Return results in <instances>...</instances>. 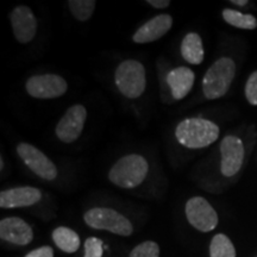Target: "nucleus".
Here are the masks:
<instances>
[{
	"mask_svg": "<svg viewBox=\"0 0 257 257\" xmlns=\"http://www.w3.org/2000/svg\"><path fill=\"white\" fill-rule=\"evenodd\" d=\"M14 35L19 43L28 44L34 40L37 31V19L30 8L19 5L11 14Z\"/></svg>",
	"mask_w": 257,
	"mask_h": 257,
	"instance_id": "obj_11",
	"label": "nucleus"
},
{
	"mask_svg": "<svg viewBox=\"0 0 257 257\" xmlns=\"http://www.w3.org/2000/svg\"><path fill=\"white\" fill-rule=\"evenodd\" d=\"M223 19L227 24L243 30H255L257 28V19L255 16L242 14L232 9H225L223 11Z\"/></svg>",
	"mask_w": 257,
	"mask_h": 257,
	"instance_id": "obj_18",
	"label": "nucleus"
},
{
	"mask_svg": "<svg viewBox=\"0 0 257 257\" xmlns=\"http://www.w3.org/2000/svg\"><path fill=\"white\" fill-rule=\"evenodd\" d=\"M25 257H54V250L48 245L41 246V248L32 250Z\"/></svg>",
	"mask_w": 257,
	"mask_h": 257,
	"instance_id": "obj_24",
	"label": "nucleus"
},
{
	"mask_svg": "<svg viewBox=\"0 0 257 257\" xmlns=\"http://www.w3.org/2000/svg\"><path fill=\"white\" fill-rule=\"evenodd\" d=\"M236 74V63L230 57H220L207 69L202 79V92L208 100L226 94Z\"/></svg>",
	"mask_w": 257,
	"mask_h": 257,
	"instance_id": "obj_3",
	"label": "nucleus"
},
{
	"mask_svg": "<svg viewBox=\"0 0 257 257\" xmlns=\"http://www.w3.org/2000/svg\"><path fill=\"white\" fill-rule=\"evenodd\" d=\"M128 257H160V246L153 240H147L135 246Z\"/></svg>",
	"mask_w": 257,
	"mask_h": 257,
	"instance_id": "obj_21",
	"label": "nucleus"
},
{
	"mask_svg": "<svg viewBox=\"0 0 257 257\" xmlns=\"http://www.w3.org/2000/svg\"><path fill=\"white\" fill-rule=\"evenodd\" d=\"M104 243L100 238L89 237L85 242V256L83 257H102Z\"/></svg>",
	"mask_w": 257,
	"mask_h": 257,
	"instance_id": "obj_22",
	"label": "nucleus"
},
{
	"mask_svg": "<svg viewBox=\"0 0 257 257\" xmlns=\"http://www.w3.org/2000/svg\"><path fill=\"white\" fill-rule=\"evenodd\" d=\"M148 4L155 9H166L170 5L169 0H148Z\"/></svg>",
	"mask_w": 257,
	"mask_h": 257,
	"instance_id": "obj_25",
	"label": "nucleus"
},
{
	"mask_svg": "<svg viewBox=\"0 0 257 257\" xmlns=\"http://www.w3.org/2000/svg\"><path fill=\"white\" fill-rule=\"evenodd\" d=\"M17 154L22 161L29 167L31 172L43 180L51 181L56 179L57 168L47 155H44L40 149L29 143H21L17 147Z\"/></svg>",
	"mask_w": 257,
	"mask_h": 257,
	"instance_id": "obj_9",
	"label": "nucleus"
},
{
	"mask_svg": "<svg viewBox=\"0 0 257 257\" xmlns=\"http://www.w3.org/2000/svg\"><path fill=\"white\" fill-rule=\"evenodd\" d=\"M173 27V18L170 15H157L144 23L135 32L133 40L135 43H152L163 37Z\"/></svg>",
	"mask_w": 257,
	"mask_h": 257,
	"instance_id": "obj_14",
	"label": "nucleus"
},
{
	"mask_svg": "<svg viewBox=\"0 0 257 257\" xmlns=\"http://www.w3.org/2000/svg\"><path fill=\"white\" fill-rule=\"evenodd\" d=\"M211 257H236V249L233 243L224 233H218L211 240Z\"/></svg>",
	"mask_w": 257,
	"mask_h": 257,
	"instance_id": "obj_19",
	"label": "nucleus"
},
{
	"mask_svg": "<svg viewBox=\"0 0 257 257\" xmlns=\"http://www.w3.org/2000/svg\"><path fill=\"white\" fill-rule=\"evenodd\" d=\"M114 80L121 94L128 99H137L147 87L146 68L136 60L123 61L117 67Z\"/></svg>",
	"mask_w": 257,
	"mask_h": 257,
	"instance_id": "obj_4",
	"label": "nucleus"
},
{
	"mask_svg": "<svg viewBox=\"0 0 257 257\" xmlns=\"http://www.w3.org/2000/svg\"><path fill=\"white\" fill-rule=\"evenodd\" d=\"M0 238L16 245H28L34 239V231L21 218H5L0 221Z\"/></svg>",
	"mask_w": 257,
	"mask_h": 257,
	"instance_id": "obj_12",
	"label": "nucleus"
},
{
	"mask_svg": "<svg viewBox=\"0 0 257 257\" xmlns=\"http://www.w3.org/2000/svg\"><path fill=\"white\" fill-rule=\"evenodd\" d=\"M27 92L36 99H55L62 96L68 89L67 81L56 74L34 75L25 85Z\"/></svg>",
	"mask_w": 257,
	"mask_h": 257,
	"instance_id": "obj_7",
	"label": "nucleus"
},
{
	"mask_svg": "<svg viewBox=\"0 0 257 257\" xmlns=\"http://www.w3.org/2000/svg\"><path fill=\"white\" fill-rule=\"evenodd\" d=\"M96 2L94 0H69L68 8L79 22H86L92 17L94 12Z\"/></svg>",
	"mask_w": 257,
	"mask_h": 257,
	"instance_id": "obj_20",
	"label": "nucleus"
},
{
	"mask_svg": "<svg viewBox=\"0 0 257 257\" xmlns=\"http://www.w3.org/2000/svg\"><path fill=\"white\" fill-rule=\"evenodd\" d=\"M220 130L213 121L202 118H187L175 128L178 142L188 149H202L211 146L219 137Z\"/></svg>",
	"mask_w": 257,
	"mask_h": 257,
	"instance_id": "obj_1",
	"label": "nucleus"
},
{
	"mask_svg": "<svg viewBox=\"0 0 257 257\" xmlns=\"http://www.w3.org/2000/svg\"><path fill=\"white\" fill-rule=\"evenodd\" d=\"M245 96L250 105L257 106V70L249 76L245 83Z\"/></svg>",
	"mask_w": 257,
	"mask_h": 257,
	"instance_id": "obj_23",
	"label": "nucleus"
},
{
	"mask_svg": "<svg viewBox=\"0 0 257 257\" xmlns=\"http://www.w3.org/2000/svg\"><path fill=\"white\" fill-rule=\"evenodd\" d=\"M149 173L146 157L138 154L120 157L108 172V180L120 188L130 189L140 186Z\"/></svg>",
	"mask_w": 257,
	"mask_h": 257,
	"instance_id": "obj_2",
	"label": "nucleus"
},
{
	"mask_svg": "<svg viewBox=\"0 0 257 257\" xmlns=\"http://www.w3.org/2000/svg\"><path fill=\"white\" fill-rule=\"evenodd\" d=\"M194 72L187 67H178V68L170 70L167 75V83L172 91L173 98L176 100L186 98L194 85Z\"/></svg>",
	"mask_w": 257,
	"mask_h": 257,
	"instance_id": "obj_15",
	"label": "nucleus"
},
{
	"mask_svg": "<svg viewBox=\"0 0 257 257\" xmlns=\"http://www.w3.org/2000/svg\"><path fill=\"white\" fill-rule=\"evenodd\" d=\"M54 243L56 244L57 248L67 253H73L78 251L80 248V237L79 234L72 229L66 226H60L53 231Z\"/></svg>",
	"mask_w": 257,
	"mask_h": 257,
	"instance_id": "obj_17",
	"label": "nucleus"
},
{
	"mask_svg": "<svg viewBox=\"0 0 257 257\" xmlns=\"http://www.w3.org/2000/svg\"><path fill=\"white\" fill-rule=\"evenodd\" d=\"M181 55L186 62L191 64H200L204 61L205 51L202 40L195 32L186 35L181 43Z\"/></svg>",
	"mask_w": 257,
	"mask_h": 257,
	"instance_id": "obj_16",
	"label": "nucleus"
},
{
	"mask_svg": "<svg viewBox=\"0 0 257 257\" xmlns=\"http://www.w3.org/2000/svg\"><path fill=\"white\" fill-rule=\"evenodd\" d=\"M86 118L87 110L85 106L80 104L70 106L56 125L55 133L57 138L67 144L75 142L81 136Z\"/></svg>",
	"mask_w": 257,
	"mask_h": 257,
	"instance_id": "obj_8",
	"label": "nucleus"
},
{
	"mask_svg": "<svg viewBox=\"0 0 257 257\" xmlns=\"http://www.w3.org/2000/svg\"><path fill=\"white\" fill-rule=\"evenodd\" d=\"M85 223L95 230H106L119 236H130L134 226L119 212L108 207H93L83 216Z\"/></svg>",
	"mask_w": 257,
	"mask_h": 257,
	"instance_id": "obj_5",
	"label": "nucleus"
},
{
	"mask_svg": "<svg viewBox=\"0 0 257 257\" xmlns=\"http://www.w3.org/2000/svg\"><path fill=\"white\" fill-rule=\"evenodd\" d=\"M220 170L227 178L234 176L242 168L244 162V144L239 137L226 136L220 143Z\"/></svg>",
	"mask_w": 257,
	"mask_h": 257,
	"instance_id": "obj_10",
	"label": "nucleus"
},
{
	"mask_svg": "<svg viewBox=\"0 0 257 257\" xmlns=\"http://www.w3.org/2000/svg\"><path fill=\"white\" fill-rule=\"evenodd\" d=\"M186 217L194 229L210 232L218 225V214L212 205L202 197H193L186 202Z\"/></svg>",
	"mask_w": 257,
	"mask_h": 257,
	"instance_id": "obj_6",
	"label": "nucleus"
},
{
	"mask_svg": "<svg viewBox=\"0 0 257 257\" xmlns=\"http://www.w3.org/2000/svg\"><path fill=\"white\" fill-rule=\"evenodd\" d=\"M231 3L234 5H238V6H244V5L248 4V2H246V0H240V2H238V0H233V2H231Z\"/></svg>",
	"mask_w": 257,
	"mask_h": 257,
	"instance_id": "obj_26",
	"label": "nucleus"
},
{
	"mask_svg": "<svg viewBox=\"0 0 257 257\" xmlns=\"http://www.w3.org/2000/svg\"><path fill=\"white\" fill-rule=\"evenodd\" d=\"M42 199V192L36 187L23 186L5 189L0 193V207L18 208L29 207L37 204Z\"/></svg>",
	"mask_w": 257,
	"mask_h": 257,
	"instance_id": "obj_13",
	"label": "nucleus"
}]
</instances>
